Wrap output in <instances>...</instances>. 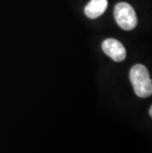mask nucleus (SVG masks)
I'll list each match as a JSON object with an SVG mask.
<instances>
[{
    "label": "nucleus",
    "mask_w": 152,
    "mask_h": 153,
    "mask_svg": "<svg viewBox=\"0 0 152 153\" xmlns=\"http://www.w3.org/2000/svg\"><path fill=\"white\" fill-rule=\"evenodd\" d=\"M129 80L134 93L139 98H147L152 94V80L149 71L143 64H135L129 71Z\"/></svg>",
    "instance_id": "nucleus-1"
},
{
    "label": "nucleus",
    "mask_w": 152,
    "mask_h": 153,
    "mask_svg": "<svg viewBox=\"0 0 152 153\" xmlns=\"http://www.w3.org/2000/svg\"><path fill=\"white\" fill-rule=\"evenodd\" d=\"M114 17L117 24L125 31H131L137 25V16L131 5L119 2L115 6Z\"/></svg>",
    "instance_id": "nucleus-2"
},
{
    "label": "nucleus",
    "mask_w": 152,
    "mask_h": 153,
    "mask_svg": "<svg viewBox=\"0 0 152 153\" xmlns=\"http://www.w3.org/2000/svg\"><path fill=\"white\" fill-rule=\"evenodd\" d=\"M102 50L106 55L111 57L116 62H121L127 57V50L121 42L116 39L109 38L103 42Z\"/></svg>",
    "instance_id": "nucleus-3"
},
{
    "label": "nucleus",
    "mask_w": 152,
    "mask_h": 153,
    "mask_svg": "<svg viewBox=\"0 0 152 153\" xmlns=\"http://www.w3.org/2000/svg\"><path fill=\"white\" fill-rule=\"evenodd\" d=\"M108 7V0H90L84 8V13L89 19H96L102 16Z\"/></svg>",
    "instance_id": "nucleus-4"
},
{
    "label": "nucleus",
    "mask_w": 152,
    "mask_h": 153,
    "mask_svg": "<svg viewBox=\"0 0 152 153\" xmlns=\"http://www.w3.org/2000/svg\"><path fill=\"white\" fill-rule=\"evenodd\" d=\"M149 116L152 117V107H150V109H149Z\"/></svg>",
    "instance_id": "nucleus-5"
}]
</instances>
